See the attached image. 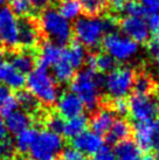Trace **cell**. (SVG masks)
Returning a JSON list of instances; mask_svg holds the SVG:
<instances>
[{"instance_id": "7402d4cb", "label": "cell", "mask_w": 159, "mask_h": 160, "mask_svg": "<svg viewBox=\"0 0 159 160\" xmlns=\"http://www.w3.org/2000/svg\"><path fill=\"white\" fill-rule=\"evenodd\" d=\"M115 160H141V150L132 140H122L115 147Z\"/></svg>"}, {"instance_id": "277c9868", "label": "cell", "mask_w": 159, "mask_h": 160, "mask_svg": "<svg viewBox=\"0 0 159 160\" xmlns=\"http://www.w3.org/2000/svg\"><path fill=\"white\" fill-rule=\"evenodd\" d=\"M39 28L44 35L60 46L67 45L73 36V27L70 21L63 18L55 8H46L42 11L39 20Z\"/></svg>"}, {"instance_id": "5bb4252c", "label": "cell", "mask_w": 159, "mask_h": 160, "mask_svg": "<svg viewBox=\"0 0 159 160\" xmlns=\"http://www.w3.org/2000/svg\"><path fill=\"white\" fill-rule=\"evenodd\" d=\"M26 76L13 67L11 62H3L0 64V83L8 89L20 90L25 85Z\"/></svg>"}, {"instance_id": "f1b7e54d", "label": "cell", "mask_w": 159, "mask_h": 160, "mask_svg": "<svg viewBox=\"0 0 159 160\" xmlns=\"http://www.w3.org/2000/svg\"><path fill=\"white\" fill-rule=\"evenodd\" d=\"M116 68V61L108 53L95 55V70L101 72H109Z\"/></svg>"}, {"instance_id": "681fc988", "label": "cell", "mask_w": 159, "mask_h": 160, "mask_svg": "<svg viewBox=\"0 0 159 160\" xmlns=\"http://www.w3.org/2000/svg\"><path fill=\"white\" fill-rule=\"evenodd\" d=\"M6 1H7V0H0V6H1V5H4Z\"/></svg>"}, {"instance_id": "bcb514c9", "label": "cell", "mask_w": 159, "mask_h": 160, "mask_svg": "<svg viewBox=\"0 0 159 160\" xmlns=\"http://www.w3.org/2000/svg\"><path fill=\"white\" fill-rule=\"evenodd\" d=\"M9 93H11V92H9L8 88H7V87H5L4 84H1V83H0V103L3 102L5 98L8 96Z\"/></svg>"}, {"instance_id": "603a6c76", "label": "cell", "mask_w": 159, "mask_h": 160, "mask_svg": "<svg viewBox=\"0 0 159 160\" xmlns=\"http://www.w3.org/2000/svg\"><path fill=\"white\" fill-rule=\"evenodd\" d=\"M88 124V117L81 113V115H77L75 117H71V118H68L67 120H64V124H63V129H62L61 133L66 138L73 139L77 134L83 132L84 130H87Z\"/></svg>"}, {"instance_id": "4fadbf2b", "label": "cell", "mask_w": 159, "mask_h": 160, "mask_svg": "<svg viewBox=\"0 0 159 160\" xmlns=\"http://www.w3.org/2000/svg\"><path fill=\"white\" fill-rule=\"evenodd\" d=\"M71 145L74 148L85 156H94L104 145V142L101 134L94 132L93 130L91 131L84 130L83 132L73 138Z\"/></svg>"}, {"instance_id": "ee69618b", "label": "cell", "mask_w": 159, "mask_h": 160, "mask_svg": "<svg viewBox=\"0 0 159 160\" xmlns=\"http://www.w3.org/2000/svg\"><path fill=\"white\" fill-rule=\"evenodd\" d=\"M7 129H6V125H5L4 117L0 115V142L4 140L5 138H7Z\"/></svg>"}, {"instance_id": "44dd1931", "label": "cell", "mask_w": 159, "mask_h": 160, "mask_svg": "<svg viewBox=\"0 0 159 160\" xmlns=\"http://www.w3.org/2000/svg\"><path fill=\"white\" fill-rule=\"evenodd\" d=\"M76 69L70 64V62L64 58L63 50H62V56L60 58L58 62L52 67V75L55 78L58 83L66 84L68 82L73 80V77L75 75Z\"/></svg>"}, {"instance_id": "484cf974", "label": "cell", "mask_w": 159, "mask_h": 160, "mask_svg": "<svg viewBox=\"0 0 159 160\" xmlns=\"http://www.w3.org/2000/svg\"><path fill=\"white\" fill-rule=\"evenodd\" d=\"M58 11L63 18H66L69 21L76 20L79 17H81V13H82V8L79 0H61Z\"/></svg>"}, {"instance_id": "d6986e66", "label": "cell", "mask_w": 159, "mask_h": 160, "mask_svg": "<svg viewBox=\"0 0 159 160\" xmlns=\"http://www.w3.org/2000/svg\"><path fill=\"white\" fill-rule=\"evenodd\" d=\"M132 132V128L128 120L124 118H118L114 120V123L111 124L109 131L106 132V140L109 144H117L128 139L129 136Z\"/></svg>"}, {"instance_id": "ffe728a7", "label": "cell", "mask_w": 159, "mask_h": 160, "mask_svg": "<svg viewBox=\"0 0 159 160\" xmlns=\"http://www.w3.org/2000/svg\"><path fill=\"white\" fill-rule=\"evenodd\" d=\"M115 120V112L108 110V109H102L98 110L95 115L93 116V118L90 120V125H91V130L96 133L105 134L109 129H110L111 124Z\"/></svg>"}, {"instance_id": "8992f818", "label": "cell", "mask_w": 159, "mask_h": 160, "mask_svg": "<svg viewBox=\"0 0 159 160\" xmlns=\"http://www.w3.org/2000/svg\"><path fill=\"white\" fill-rule=\"evenodd\" d=\"M136 74L129 67L115 68L103 78V87L111 98H125L132 91Z\"/></svg>"}, {"instance_id": "d590c367", "label": "cell", "mask_w": 159, "mask_h": 160, "mask_svg": "<svg viewBox=\"0 0 159 160\" xmlns=\"http://www.w3.org/2000/svg\"><path fill=\"white\" fill-rule=\"evenodd\" d=\"M147 21V27H149V32H150V35L153 39L159 40V13L155 12V13H151L150 18Z\"/></svg>"}, {"instance_id": "7a4b0ae2", "label": "cell", "mask_w": 159, "mask_h": 160, "mask_svg": "<svg viewBox=\"0 0 159 160\" xmlns=\"http://www.w3.org/2000/svg\"><path fill=\"white\" fill-rule=\"evenodd\" d=\"M25 85L39 103L47 107L55 104L59 97L58 82L48 71V68L41 66L33 68L26 77Z\"/></svg>"}, {"instance_id": "30bf717a", "label": "cell", "mask_w": 159, "mask_h": 160, "mask_svg": "<svg viewBox=\"0 0 159 160\" xmlns=\"http://www.w3.org/2000/svg\"><path fill=\"white\" fill-rule=\"evenodd\" d=\"M121 29L124 35L137 43H144L150 38L147 21L144 17H125L121 22Z\"/></svg>"}, {"instance_id": "8fae6325", "label": "cell", "mask_w": 159, "mask_h": 160, "mask_svg": "<svg viewBox=\"0 0 159 160\" xmlns=\"http://www.w3.org/2000/svg\"><path fill=\"white\" fill-rule=\"evenodd\" d=\"M55 104H56L58 115L61 116L63 119H68L77 115H81L83 113L84 110V104L80 99L79 96L73 91L59 95Z\"/></svg>"}, {"instance_id": "6da1fadb", "label": "cell", "mask_w": 159, "mask_h": 160, "mask_svg": "<svg viewBox=\"0 0 159 160\" xmlns=\"http://www.w3.org/2000/svg\"><path fill=\"white\" fill-rule=\"evenodd\" d=\"M116 20L111 17L100 18L98 15L79 17L73 26V34L77 42L87 48H97L105 34L116 29Z\"/></svg>"}, {"instance_id": "7c38bea8", "label": "cell", "mask_w": 159, "mask_h": 160, "mask_svg": "<svg viewBox=\"0 0 159 160\" xmlns=\"http://www.w3.org/2000/svg\"><path fill=\"white\" fill-rule=\"evenodd\" d=\"M40 42V28L35 20L25 17L19 23V47L34 49Z\"/></svg>"}, {"instance_id": "74e56055", "label": "cell", "mask_w": 159, "mask_h": 160, "mask_svg": "<svg viewBox=\"0 0 159 160\" xmlns=\"http://www.w3.org/2000/svg\"><path fill=\"white\" fill-rule=\"evenodd\" d=\"M115 152L109 146H103L93 156V160H115Z\"/></svg>"}, {"instance_id": "5b68a950", "label": "cell", "mask_w": 159, "mask_h": 160, "mask_svg": "<svg viewBox=\"0 0 159 160\" xmlns=\"http://www.w3.org/2000/svg\"><path fill=\"white\" fill-rule=\"evenodd\" d=\"M63 147L61 134L47 129L38 132L28 153L33 160H56Z\"/></svg>"}, {"instance_id": "f35d334b", "label": "cell", "mask_w": 159, "mask_h": 160, "mask_svg": "<svg viewBox=\"0 0 159 160\" xmlns=\"http://www.w3.org/2000/svg\"><path fill=\"white\" fill-rule=\"evenodd\" d=\"M112 109H114V112L117 113V115L125 116L129 112L128 102L124 98H116L115 102H114V105H112Z\"/></svg>"}, {"instance_id": "f546056e", "label": "cell", "mask_w": 159, "mask_h": 160, "mask_svg": "<svg viewBox=\"0 0 159 160\" xmlns=\"http://www.w3.org/2000/svg\"><path fill=\"white\" fill-rule=\"evenodd\" d=\"M9 8L17 17H28L33 11L31 0H9Z\"/></svg>"}, {"instance_id": "836d02e7", "label": "cell", "mask_w": 159, "mask_h": 160, "mask_svg": "<svg viewBox=\"0 0 159 160\" xmlns=\"http://www.w3.org/2000/svg\"><path fill=\"white\" fill-rule=\"evenodd\" d=\"M122 9L126 17H145L147 13L141 2H137L135 0H131L128 4H125Z\"/></svg>"}, {"instance_id": "3957f363", "label": "cell", "mask_w": 159, "mask_h": 160, "mask_svg": "<svg viewBox=\"0 0 159 160\" xmlns=\"http://www.w3.org/2000/svg\"><path fill=\"white\" fill-rule=\"evenodd\" d=\"M103 78L96 70L84 69L74 75L71 80V91L75 92L88 110L97 109L101 99Z\"/></svg>"}, {"instance_id": "d6a6232c", "label": "cell", "mask_w": 159, "mask_h": 160, "mask_svg": "<svg viewBox=\"0 0 159 160\" xmlns=\"http://www.w3.org/2000/svg\"><path fill=\"white\" fill-rule=\"evenodd\" d=\"M17 154L14 142L5 138L0 142V160H12Z\"/></svg>"}, {"instance_id": "ba28073f", "label": "cell", "mask_w": 159, "mask_h": 160, "mask_svg": "<svg viewBox=\"0 0 159 160\" xmlns=\"http://www.w3.org/2000/svg\"><path fill=\"white\" fill-rule=\"evenodd\" d=\"M128 108L136 122H152L159 116V102L150 93L135 92L129 99Z\"/></svg>"}, {"instance_id": "ac0fdd59", "label": "cell", "mask_w": 159, "mask_h": 160, "mask_svg": "<svg viewBox=\"0 0 159 160\" xmlns=\"http://www.w3.org/2000/svg\"><path fill=\"white\" fill-rule=\"evenodd\" d=\"M5 125H6V129L7 132L9 133L17 134L20 131H22L23 129H26L28 126L32 125V116L31 113L26 112L25 110H15L14 112L9 113L8 116L5 117Z\"/></svg>"}, {"instance_id": "1f68e13d", "label": "cell", "mask_w": 159, "mask_h": 160, "mask_svg": "<svg viewBox=\"0 0 159 160\" xmlns=\"http://www.w3.org/2000/svg\"><path fill=\"white\" fill-rule=\"evenodd\" d=\"M152 88H153V83H152V80L150 78V76L139 75L137 78H135V83H133L135 92L150 93Z\"/></svg>"}, {"instance_id": "ab89813d", "label": "cell", "mask_w": 159, "mask_h": 160, "mask_svg": "<svg viewBox=\"0 0 159 160\" xmlns=\"http://www.w3.org/2000/svg\"><path fill=\"white\" fill-rule=\"evenodd\" d=\"M147 48H149V52L152 54L156 64L159 67V40H157V39L150 40L149 45H147Z\"/></svg>"}, {"instance_id": "4316f807", "label": "cell", "mask_w": 159, "mask_h": 160, "mask_svg": "<svg viewBox=\"0 0 159 160\" xmlns=\"http://www.w3.org/2000/svg\"><path fill=\"white\" fill-rule=\"evenodd\" d=\"M15 96L19 102V105L26 112L34 115L35 112L39 111V101L28 90H18Z\"/></svg>"}, {"instance_id": "2e32d148", "label": "cell", "mask_w": 159, "mask_h": 160, "mask_svg": "<svg viewBox=\"0 0 159 160\" xmlns=\"http://www.w3.org/2000/svg\"><path fill=\"white\" fill-rule=\"evenodd\" d=\"M135 142L141 151H149L153 142V128L152 122H137L133 129Z\"/></svg>"}, {"instance_id": "d4e9b609", "label": "cell", "mask_w": 159, "mask_h": 160, "mask_svg": "<svg viewBox=\"0 0 159 160\" xmlns=\"http://www.w3.org/2000/svg\"><path fill=\"white\" fill-rule=\"evenodd\" d=\"M63 55L76 70L83 66L87 58L84 46H82L80 42H73L69 47L63 49Z\"/></svg>"}, {"instance_id": "b9f144b4", "label": "cell", "mask_w": 159, "mask_h": 160, "mask_svg": "<svg viewBox=\"0 0 159 160\" xmlns=\"http://www.w3.org/2000/svg\"><path fill=\"white\" fill-rule=\"evenodd\" d=\"M152 128H153V142L152 148L159 154V119L156 118L152 120Z\"/></svg>"}, {"instance_id": "c3c4849f", "label": "cell", "mask_w": 159, "mask_h": 160, "mask_svg": "<svg viewBox=\"0 0 159 160\" xmlns=\"http://www.w3.org/2000/svg\"><path fill=\"white\" fill-rule=\"evenodd\" d=\"M4 52H3V50H1V49H0V64H1V63L4 62Z\"/></svg>"}, {"instance_id": "cb8c5ba5", "label": "cell", "mask_w": 159, "mask_h": 160, "mask_svg": "<svg viewBox=\"0 0 159 160\" xmlns=\"http://www.w3.org/2000/svg\"><path fill=\"white\" fill-rule=\"evenodd\" d=\"M38 130L35 128L28 126L26 129L20 131L19 133L15 134V140H14V146L17 150V153H28L29 148H31L33 142L35 140L36 134H38Z\"/></svg>"}, {"instance_id": "f6af8a7d", "label": "cell", "mask_w": 159, "mask_h": 160, "mask_svg": "<svg viewBox=\"0 0 159 160\" xmlns=\"http://www.w3.org/2000/svg\"><path fill=\"white\" fill-rule=\"evenodd\" d=\"M109 1V4L116 9H122L123 8V6L125 4H128L129 1H131V0H108Z\"/></svg>"}, {"instance_id": "e0dca14e", "label": "cell", "mask_w": 159, "mask_h": 160, "mask_svg": "<svg viewBox=\"0 0 159 160\" xmlns=\"http://www.w3.org/2000/svg\"><path fill=\"white\" fill-rule=\"evenodd\" d=\"M35 54L32 53V49H23L19 50V48L14 49L11 58V63L13 67L22 74H28L35 67Z\"/></svg>"}, {"instance_id": "f907efd6", "label": "cell", "mask_w": 159, "mask_h": 160, "mask_svg": "<svg viewBox=\"0 0 159 160\" xmlns=\"http://www.w3.org/2000/svg\"><path fill=\"white\" fill-rule=\"evenodd\" d=\"M0 43H1V40H0Z\"/></svg>"}, {"instance_id": "7bdbcfd3", "label": "cell", "mask_w": 159, "mask_h": 160, "mask_svg": "<svg viewBox=\"0 0 159 160\" xmlns=\"http://www.w3.org/2000/svg\"><path fill=\"white\" fill-rule=\"evenodd\" d=\"M32 7L33 11H38V12H42L46 8L50 7V5L53 2V0H31Z\"/></svg>"}, {"instance_id": "7dc6e473", "label": "cell", "mask_w": 159, "mask_h": 160, "mask_svg": "<svg viewBox=\"0 0 159 160\" xmlns=\"http://www.w3.org/2000/svg\"><path fill=\"white\" fill-rule=\"evenodd\" d=\"M141 160H159V157L156 156V154H152V153H149V154L141 157Z\"/></svg>"}, {"instance_id": "e575fe53", "label": "cell", "mask_w": 159, "mask_h": 160, "mask_svg": "<svg viewBox=\"0 0 159 160\" xmlns=\"http://www.w3.org/2000/svg\"><path fill=\"white\" fill-rule=\"evenodd\" d=\"M61 160H89L85 154L74 147H67L61 151Z\"/></svg>"}, {"instance_id": "52a82bcc", "label": "cell", "mask_w": 159, "mask_h": 160, "mask_svg": "<svg viewBox=\"0 0 159 160\" xmlns=\"http://www.w3.org/2000/svg\"><path fill=\"white\" fill-rule=\"evenodd\" d=\"M103 48L115 61L126 62L132 60L138 54L139 47L136 41L117 32H110L105 34L102 40Z\"/></svg>"}, {"instance_id": "4dcf8cb0", "label": "cell", "mask_w": 159, "mask_h": 160, "mask_svg": "<svg viewBox=\"0 0 159 160\" xmlns=\"http://www.w3.org/2000/svg\"><path fill=\"white\" fill-rule=\"evenodd\" d=\"M19 108H20V105H19V102L18 99H17V96L9 93L8 96L0 103V115L3 116V117H6L9 113H12L15 110H18Z\"/></svg>"}, {"instance_id": "60d3db41", "label": "cell", "mask_w": 159, "mask_h": 160, "mask_svg": "<svg viewBox=\"0 0 159 160\" xmlns=\"http://www.w3.org/2000/svg\"><path fill=\"white\" fill-rule=\"evenodd\" d=\"M139 2L147 13H155L159 11V0H139Z\"/></svg>"}, {"instance_id": "9a60e30c", "label": "cell", "mask_w": 159, "mask_h": 160, "mask_svg": "<svg viewBox=\"0 0 159 160\" xmlns=\"http://www.w3.org/2000/svg\"><path fill=\"white\" fill-rule=\"evenodd\" d=\"M62 47L53 41H47L40 46L38 53L39 66L44 68H52L62 56Z\"/></svg>"}, {"instance_id": "9c48e42d", "label": "cell", "mask_w": 159, "mask_h": 160, "mask_svg": "<svg viewBox=\"0 0 159 160\" xmlns=\"http://www.w3.org/2000/svg\"><path fill=\"white\" fill-rule=\"evenodd\" d=\"M19 23L18 17L8 6H0V40L8 49L19 47Z\"/></svg>"}, {"instance_id": "83f0119b", "label": "cell", "mask_w": 159, "mask_h": 160, "mask_svg": "<svg viewBox=\"0 0 159 160\" xmlns=\"http://www.w3.org/2000/svg\"><path fill=\"white\" fill-rule=\"evenodd\" d=\"M82 12L85 15H100V14L106 8L108 0H79Z\"/></svg>"}, {"instance_id": "8d00e7d4", "label": "cell", "mask_w": 159, "mask_h": 160, "mask_svg": "<svg viewBox=\"0 0 159 160\" xmlns=\"http://www.w3.org/2000/svg\"><path fill=\"white\" fill-rule=\"evenodd\" d=\"M63 124H64V120L60 115H52L48 117L47 119V125H48V129L54 131V132H58L61 134L62 129H63Z\"/></svg>"}]
</instances>
